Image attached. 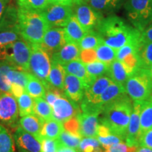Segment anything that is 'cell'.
<instances>
[{
    "mask_svg": "<svg viewBox=\"0 0 152 152\" xmlns=\"http://www.w3.org/2000/svg\"><path fill=\"white\" fill-rule=\"evenodd\" d=\"M96 31L106 45L116 50L128 44L140 45L142 40L140 30L115 15H109L102 19Z\"/></svg>",
    "mask_w": 152,
    "mask_h": 152,
    "instance_id": "6da1fadb",
    "label": "cell"
},
{
    "mask_svg": "<svg viewBox=\"0 0 152 152\" xmlns=\"http://www.w3.org/2000/svg\"><path fill=\"white\" fill-rule=\"evenodd\" d=\"M132 99L124 94L103 106L99 124L109 128L111 132L122 139L123 142L128 132L130 115L132 111Z\"/></svg>",
    "mask_w": 152,
    "mask_h": 152,
    "instance_id": "7a4b0ae2",
    "label": "cell"
},
{
    "mask_svg": "<svg viewBox=\"0 0 152 152\" xmlns=\"http://www.w3.org/2000/svg\"><path fill=\"white\" fill-rule=\"evenodd\" d=\"M49 28L41 12L18 7V32L24 40L32 45H41Z\"/></svg>",
    "mask_w": 152,
    "mask_h": 152,
    "instance_id": "3957f363",
    "label": "cell"
},
{
    "mask_svg": "<svg viewBox=\"0 0 152 152\" xmlns=\"http://www.w3.org/2000/svg\"><path fill=\"white\" fill-rule=\"evenodd\" d=\"M31 52V44L23 39H19L0 47V61H4L15 68L28 72Z\"/></svg>",
    "mask_w": 152,
    "mask_h": 152,
    "instance_id": "277c9868",
    "label": "cell"
},
{
    "mask_svg": "<svg viewBox=\"0 0 152 152\" xmlns=\"http://www.w3.org/2000/svg\"><path fill=\"white\" fill-rule=\"evenodd\" d=\"M126 15L134 28L144 31L152 22V0H127Z\"/></svg>",
    "mask_w": 152,
    "mask_h": 152,
    "instance_id": "5b68a950",
    "label": "cell"
},
{
    "mask_svg": "<svg viewBox=\"0 0 152 152\" xmlns=\"http://www.w3.org/2000/svg\"><path fill=\"white\" fill-rule=\"evenodd\" d=\"M151 83L145 68H137L125 83V92L133 102H144L151 96Z\"/></svg>",
    "mask_w": 152,
    "mask_h": 152,
    "instance_id": "8992f818",
    "label": "cell"
},
{
    "mask_svg": "<svg viewBox=\"0 0 152 152\" xmlns=\"http://www.w3.org/2000/svg\"><path fill=\"white\" fill-rule=\"evenodd\" d=\"M32 52L29 62L28 73L40 80L47 87L49 85L48 77L52 65L50 55L40 46L32 45Z\"/></svg>",
    "mask_w": 152,
    "mask_h": 152,
    "instance_id": "52a82bcc",
    "label": "cell"
},
{
    "mask_svg": "<svg viewBox=\"0 0 152 152\" xmlns=\"http://www.w3.org/2000/svg\"><path fill=\"white\" fill-rule=\"evenodd\" d=\"M41 14L49 27L64 28L73 14V10L71 6L51 3Z\"/></svg>",
    "mask_w": 152,
    "mask_h": 152,
    "instance_id": "ba28073f",
    "label": "cell"
},
{
    "mask_svg": "<svg viewBox=\"0 0 152 152\" xmlns=\"http://www.w3.org/2000/svg\"><path fill=\"white\" fill-rule=\"evenodd\" d=\"M19 116L16 99L9 92H0V123L16 127Z\"/></svg>",
    "mask_w": 152,
    "mask_h": 152,
    "instance_id": "9c48e42d",
    "label": "cell"
},
{
    "mask_svg": "<svg viewBox=\"0 0 152 152\" xmlns=\"http://www.w3.org/2000/svg\"><path fill=\"white\" fill-rule=\"evenodd\" d=\"M73 14L85 31L96 30L101 20L104 18L102 13L96 11L87 4H74Z\"/></svg>",
    "mask_w": 152,
    "mask_h": 152,
    "instance_id": "30bf717a",
    "label": "cell"
},
{
    "mask_svg": "<svg viewBox=\"0 0 152 152\" xmlns=\"http://www.w3.org/2000/svg\"><path fill=\"white\" fill-rule=\"evenodd\" d=\"M52 107L54 119L61 123L77 116L81 113L78 104L69 99L65 94H63L56 99Z\"/></svg>",
    "mask_w": 152,
    "mask_h": 152,
    "instance_id": "8fae6325",
    "label": "cell"
},
{
    "mask_svg": "<svg viewBox=\"0 0 152 152\" xmlns=\"http://www.w3.org/2000/svg\"><path fill=\"white\" fill-rule=\"evenodd\" d=\"M142 102H133L132 111L125 137V144L129 147H139V142L141 137L140 134V113Z\"/></svg>",
    "mask_w": 152,
    "mask_h": 152,
    "instance_id": "7c38bea8",
    "label": "cell"
},
{
    "mask_svg": "<svg viewBox=\"0 0 152 152\" xmlns=\"http://www.w3.org/2000/svg\"><path fill=\"white\" fill-rule=\"evenodd\" d=\"M67 43L65 32L62 28H49L45 34L40 46L52 56Z\"/></svg>",
    "mask_w": 152,
    "mask_h": 152,
    "instance_id": "4fadbf2b",
    "label": "cell"
},
{
    "mask_svg": "<svg viewBox=\"0 0 152 152\" xmlns=\"http://www.w3.org/2000/svg\"><path fill=\"white\" fill-rule=\"evenodd\" d=\"M14 140L18 152H41V142L18 126L14 134Z\"/></svg>",
    "mask_w": 152,
    "mask_h": 152,
    "instance_id": "5bb4252c",
    "label": "cell"
},
{
    "mask_svg": "<svg viewBox=\"0 0 152 152\" xmlns=\"http://www.w3.org/2000/svg\"><path fill=\"white\" fill-rule=\"evenodd\" d=\"M113 83V81L107 75L97 77L90 87L85 89V95L83 100L93 104L101 105V95L103 94L107 87Z\"/></svg>",
    "mask_w": 152,
    "mask_h": 152,
    "instance_id": "9a60e30c",
    "label": "cell"
},
{
    "mask_svg": "<svg viewBox=\"0 0 152 152\" xmlns=\"http://www.w3.org/2000/svg\"><path fill=\"white\" fill-rule=\"evenodd\" d=\"M85 87L80 79L66 73L64 80V93L67 97L75 103H80L85 95Z\"/></svg>",
    "mask_w": 152,
    "mask_h": 152,
    "instance_id": "2e32d148",
    "label": "cell"
},
{
    "mask_svg": "<svg viewBox=\"0 0 152 152\" xmlns=\"http://www.w3.org/2000/svg\"><path fill=\"white\" fill-rule=\"evenodd\" d=\"M97 114L81 113L77 115L80 123L82 137L96 138L97 136L99 119Z\"/></svg>",
    "mask_w": 152,
    "mask_h": 152,
    "instance_id": "e0dca14e",
    "label": "cell"
},
{
    "mask_svg": "<svg viewBox=\"0 0 152 152\" xmlns=\"http://www.w3.org/2000/svg\"><path fill=\"white\" fill-rule=\"evenodd\" d=\"M80 51L78 44L67 42L59 50L51 56V60L55 61L64 66L73 61L80 60Z\"/></svg>",
    "mask_w": 152,
    "mask_h": 152,
    "instance_id": "ac0fdd59",
    "label": "cell"
},
{
    "mask_svg": "<svg viewBox=\"0 0 152 152\" xmlns=\"http://www.w3.org/2000/svg\"><path fill=\"white\" fill-rule=\"evenodd\" d=\"M134 71V70L128 68L123 62L115 59L109 65L107 75L114 83L124 86Z\"/></svg>",
    "mask_w": 152,
    "mask_h": 152,
    "instance_id": "d6986e66",
    "label": "cell"
},
{
    "mask_svg": "<svg viewBox=\"0 0 152 152\" xmlns=\"http://www.w3.org/2000/svg\"><path fill=\"white\" fill-rule=\"evenodd\" d=\"M64 68L66 73L71 74L80 79L84 83L85 89L90 87L96 80L88 73L85 65L80 60H75L68 63L64 65Z\"/></svg>",
    "mask_w": 152,
    "mask_h": 152,
    "instance_id": "ffe728a7",
    "label": "cell"
},
{
    "mask_svg": "<svg viewBox=\"0 0 152 152\" xmlns=\"http://www.w3.org/2000/svg\"><path fill=\"white\" fill-rule=\"evenodd\" d=\"M44 123L45 121L35 114L20 118L19 120V126L41 142L43 138L42 135V130Z\"/></svg>",
    "mask_w": 152,
    "mask_h": 152,
    "instance_id": "44dd1931",
    "label": "cell"
},
{
    "mask_svg": "<svg viewBox=\"0 0 152 152\" xmlns=\"http://www.w3.org/2000/svg\"><path fill=\"white\" fill-rule=\"evenodd\" d=\"M67 42H75L78 44L83 37L87 34L81 24L80 23L74 14L71 18L66 26L64 28Z\"/></svg>",
    "mask_w": 152,
    "mask_h": 152,
    "instance_id": "7402d4cb",
    "label": "cell"
},
{
    "mask_svg": "<svg viewBox=\"0 0 152 152\" xmlns=\"http://www.w3.org/2000/svg\"><path fill=\"white\" fill-rule=\"evenodd\" d=\"M18 9L13 5L7 7L0 19V33L18 30Z\"/></svg>",
    "mask_w": 152,
    "mask_h": 152,
    "instance_id": "603a6c76",
    "label": "cell"
},
{
    "mask_svg": "<svg viewBox=\"0 0 152 152\" xmlns=\"http://www.w3.org/2000/svg\"><path fill=\"white\" fill-rule=\"evenodd\" d=\"M127 0H90L89 4L93 9L102 14H111L121 9Z\"/></svg>",
    "mask_w": 152,
    "mask_h": 152,
    "instance_id": "cb8c5ba5",
    "label": "cell"
},
{
    "mask_svg": "<svg viewBox=\"0 0 152 152\" xmlns=\"http://www.w3.org/2000/svg\"><path fill=\"white\" fill-rule=\"evenodd\" d=\"M66 72L64 66L59 63L52 60V65L49 72L48 82L52 86L64 92V80Z\"/></svg>",
    "mask_w": 152,
    "mask_h": 152,
    "instance_id": "d4e9b609",
    "label": "cell"
},
{
    "mask_svg": "<svg viewBox=\"0 0 152 152\" xmlns=\"http://www.w3.org/2000/svg\"><path fill=\"white\" fill-rule=\"evenodd\" d=\"M152 128V96L142 102L140 113V134L141 136Z\"/></svg>",
    "mask_w": 152,
    "mask_h": 152,
    "instance_id": "484cf974",
    "label": "cell"
},
{
    "mask_svg": "<svg viewBox=\"0 0 152 152\" xmlns=\"http://www.w3.org/2000/svg\"><path fill=\"white\" fill-rule=\"evenodd\" d=\"M26 91L34 99L44 98L46 93V87L40 80L28 73V80Z\"/></svg>",
    "mask_w": 152,
    "mask_h": 152,
    "instance_id": "4316f807",
    "label": "cell"
},
{
    "mask_svg": "<svg viewBox=\"0 0 152 152\" xmlns=\"http://www.w3.org/2000/svg\"><path fill=\"white\" fill-rule=\"evenodd\" d=\"M16 99L19 116L21 118L26 115H35V99L26 91Z\"/></svg>",
    "mask_w": 152,
    "mask_h": 152,
    "instance_id": "83f0119b",
    "label": "cell"
},
{
    "mask_svg": "<svg viewBox=\"0 0 152 152\" xmlns=\"http://www.w3.org/2000/svg\"><path fill=\"white\" fill-rule=\"evenodd\" d=\"M64 130V125L59 121L55 119L45 121L42 130V135L47 139L56 140Z\"/></svg>",
    "mask_w": 152,
    "mask_h": 152,
    "instance_id": "f1b7e54d",
    "label": "cell"
},
{
    "mask_svg": "<svg viewBox=\"0 0 152 152\" xmlns=\"http://www.w3.org/2000/svg\"><path fill=\"white\" fill-rule=\"evenodd\" d=\"M124 94H126L125 87L113 82L101 95L100 104L104 106L106 104L112 102Z\"/></svg>",
    "mask_w": 152,
    "mask_h": 152,
    "instance_id": "f546056e",
    "label": "cell"
},
{
    "mask_svg": "<svg viewBox=\"0 0 152 152\" xmlns=\"http://www.w3.org/2000/svg\"><path fill=\"white\" fill-rule=\"evenodd\" d=\"M140 59V68H147L152 65V42L142 38L138 49Z\"/></svg>",
    "mask_w": 152,
    "mask_h": 152,
    "instance_id": "4dcf8cb0",
    "label": "cell"
},
{
    "mask_svg": "<svg viewBox=\"0 0 152 152\" xmlns=\"http://www.w3.org/2000/svg\"><path fill=\"white\" fill-rule=\"evenodd\" d=\"M104 43L102 37L96 30L87 32L86 35L78 43L80 50L83 49H96L99 45Z\"/></svg>",
    "mask_w": 152,
    "mask_h": 152,
    "instance_id": "1f68e13d",
    "label": "cell"
},
{
    "mask_svg": "<svg viewBox=\"0 0 152 152\" xmlns=\"http://www.w3.org/2000/svg\"><path fill=\"white\" fill-rule=\"evenodd\" d=\"M35 114L44 121L54 119L52 107L43 98H35Z\"/></svg>",
    "mask_w": 152,
    "mask_h": 152,
    "instance_id": "d6a6232c",
    "label": "cell"
},
{
    "mask_svg": "<svg viewBox=\"0 0 152 152\" xmlns=\"http://www.w3.org/2000/svg\"><path fill=\"white\" fill-rule=\"evenodd\" d=\"M97 60L110 65L114 60L116 59V49L112 48L105 43L102 44L96 49Z\"/></svg>",
    "mask_w": 152,
    "mask_h": 152,
    "instance_id": "836d02e7",
    "label": "cell"
},
{
    "mask_svg": "<svg viewBox=\"0 0 152 152\" xmlns=\"http://www.w3.org/2000/svg\"><path fill=\"white\" fill-rule=\"evenodd\" d=\"M19 8L42 12L50 4V0H17Z\"/></svg>",
    "mask_w": 152,
    "mask_h": 152,
    "instance_id": "e575fe53",
    "label": "cell"
},
{
    "mask_svg": "<svg viewBox=\"0 0 152 152\" xmlns=\"http://www.w3.org/2000/svg\"><path fill=\"white\" fill-rule=\"evenodd\" d=\"M0 152H16L14 142L9 130L0 124Z\"/></svg>",
    "mask_w": 152,
    "mask_h": 152,
    "instance_id": "d590c367",
    "label": "cell"
},
{
    "mask_svg": "<svg viewBox=\"0 0 152 152\" xmlns=\"http://www.w3.org/2000/svg\"><path fill=\"white\" fill-rule=\"evenodd\" d=\"M16 68L9 63L0 61V92L11 93V83L7 78V73L12 69Z\"/></svg>",
    "mask_w": 152,
    "mask_h": 152,
    "instance_id": "8d00e7d4",
    "label": "cell"
},
{
    "mask_svg": "<svg viewBox=\"0 0 152 152\" xmlns=\"http://www.w3.org/2000/svg\"><path fill=\"white\" fill-rule=\"evenodd\" d=\"M82 139L64 130L57 140L61 147L71 148L77 151Z\"/></svg>",
    "mask_w": 152,
    "mask_h": 152,
    "instance_id": "74e56055",
    "label": "cell"
},
{
    "mask_svg": "<svg viewBox=\"0 0 152 152\" xmlns=\"http://www.w3.org/2000/svg\"><path fill=\"white\" fill-rule=\"evenodd\" d=\"M7 77L11 84L21 85L26 89L28 80V72L18 68H12L7 73Z\"/></svg>",
    "mask_w": 152,
    "mask_h": 152,
    "instance_id": "f35d334b",
    "label": "cell"
},
{
    "mask_svg": "<svg viewBox=\"0 0 152 152\" xmlns=\"http://www.w3.org/2000/svg\"><path fill=\"white\" fill-rule=\"evenodd\" d=\"M85 65L88 73L95 79L101 76L106 75L109 71V65L98 60Z\"/></svg>",
    "mask_w": 152,
    "mask_h": 152,
    "instance_id": "ab89813d",
    "label": "cell"
},
{
    "mask_svg": "<svg viewBox=\"0 0 152 152\" xmlns=\"http://www.w3.org/2000/svg\"><path fill=\"white\" fill-rule=\"evenodd\" d=\"M77 152H104L99 140L93 137H84L81 140Z\"/></svg>",
    "mask_w": 152,
    "mask_h": 152,
    "instance_id": "60d3db41",
    "label": "cell"
},
{
    "mask_svg": "<svg viewBox=\"0 0 152 152\" xmlns=\"http://www.w3.org/2000/svg\"><path fill=\"white\" fill-rule=\"evenodd\" d=\"M20 37L18 30H9L0 33V47L8 45Z\"/></svg>",
    "mask_w": 152,
    "mask_h": 152,
    "instance_id": "b9f144b4",
    "label": "cell"
},
{
    "mask_svg": "<svg viewBox=\"0 0 152 152\" xmlns=\"http://www.w3.org/2000/svg\"><path fill=\"white\" fill-rule=\"evenodd\" d=\"M64 130L68 131V132L76 135L80 137L83 138L80 133V123L77 116L73 117L68 121H66L63 123Z\"/></svg>",
    "mask_w": 152,
    "mask_h": 152,
    "instance_id": "7bdbcfd3",
    "label": "cell"
},
{
    "mask_svg": "<svg viewBox=\"0 0 152 152\" xmlns=\"http://www.w3.org/2000/svg\"><path fill=\"white\" fill-rule=\"evenodd\" d=\"M96 138H97L99 143L102 144V147L105 149L113 145V144L123 142L122 139L120 138L118 136L113 134L112 132L105 136H97Z\"/></svg>",
    "mask_w": 152,
    "mask_h": 152,
    "instance_id": "ee69618b",
    "label": "cell"
},
{
    "mask_svg": "<svg viewBox=\"0 0 152 152\" xmlns=\"http://www.w3.org/2000/svg\"><path fill=\"white\" fill-rule=\"evenodd\" d=\"M41 152H57L60 149L61 145L58 140H52L43 137L41 141Z\"/></svg>",
    "mask_w": 152,
    "mask_h": 152,
    "instance_id": "f6af8a7d",
    "label": "cell"
},
{
    "mask_svg": "<svg viewBox=\"0 0 152 152\" xmlns=\"http://www.w3.org/2000/svg\"><path fill=\"white\" fill-rule=\"evenodd\" d=\"M80 60L84 64H90L97 61L96 50L94 49H83L80 53Z\"/></svg>",
    "mask_w": 152,
    "mask_h": 152,
    "instance_id": "bcb514c9",
    "label": "cell"
},
{
    "mask_svg": "<svg viewBox=\"0 0 152 152\" xmlns=\"http://www.w3.org/2000/svg\"><path fill=\"white\" fill-rule=\"evenodd\" d=\"M137 147H129L124 142L113 144L104 152H136Z\"/></svg>",
    "mask_w": 152,
    "mask_h": 152,
    "instance_id": "7dc6e473",
    "label": "cell"
},
{
    "mask_svg": "<svg viewBox=\"0 0 152 152\" xmlns=\"http://www.w3.org/2000/svg\"><path fill=\"white\" fill-rule=\"evenodd\" d=\"M139 147H144L152 149V128L141 136L139 142Z\"/></svg>",
    "mask_w": 152,
    "mask_h": 152,
    "instance_id": "c3c4849f",
    "label": "cell"
},
{
    "mask_svg": "<svg viewBox=\"0 0 152 152\" xmlns=\"http://www.w3.org/2000/svg\"><path fill=\"white\" fill-rule=\"evenodd\" d=\"M26 92V89L21 85L16 84H11V93L14 95L16 99L18 98L22 94Z\"/></svg>",
    "mask_w": 152,
    "mask_h": 152,
    "instance_id": "681fc988",
    "label": "cell"
},
{
    "mask_svg": "<svg viewBox=\"0 0 152 152\" xmlns=\"http://www.w3.org/2000/svg\"><path fill=\"white\" fill-rule=\"evenodd\" d=\"M142 38L152 42V22L144 31L142 32Z\"/></svg>",
    "mask_w": 152,
    "mask_h": 152,
    "instance_id": "f907efd6",
    "label": "cell"
},
{
    "mask_svg": "<svg viewBox=\"0 0 152 152\" xmlns=\"http://www.w3.org/2000/svg\"><path fill=\"white\" fill-rule=\"evenodd\" d=\"M50 2L52 4L71 6V7H73V5L75 4L73 0H50Z\"/></svg>",
    "mask_w": 152,
    "mask_h": 152,
    "instance_id": "816d5d0a",
    "label": "cell"
},
{
    "mask_svg": "<svg viewBox=\"0 0 152 152\" xmlns=\"http://www.w3.org/2000/svg\"><path fill=\"white\" fill-rule=\"evenodd\" d=\"M9 0H0V19H1L2 14L4 11L7 6L8 4Z\"/></svg>",
    "mask_w": 152,
    "mask_h": 152,
    "instance_id": "f5cc1de1",
    "label": "cell"
},
{
    "mask_svg": "<svg viewBox=\"0 0 152 152\" xmlns=\"http://www.w3.org/2000/svg\"><path fill=\"white\" fill-rule=\"evenodd\" d=\"M57 152H77V150L68 147H61Z\"/></svg>",
    "mask_w": 152,
    "mask_h": 152,
    "instance_id": "db71d44e",
    "label": "cell"
},
{
    "mask_svg": "<svg viewBox=\"0 0 152 152\" xmlns=\"http://www.w3.org/2000/svg\"><path fill=\"white\" fill-rule=\"evenodd\" d=\"M136 152H152V149L144 147H139Z\"/></svg>",
    "mask_w": 152,
    "mask_h": 152,
    "instance_id": "11a10c76",
    "label": "cell"
},
{
    "mask_svg": "<svg viewBox=\"0 0 152 152\" xmlns=\"http://www.w3.org/2000/svg\"><path fill=\"white\" fill-rule=\"evenodd\" d=\"M75 4H88L90 0H73Z\"/></svg>",
    "mask_w": 152,
    "mask_h": 152,
    "instance_id": "9f6ffc18",
    "label": "cell"
},
{
    "mask_svg": "<svg viewBox=\"0 0 152 152\" xmlns=\"http://www.w3.org/2000/svg\"><path fill=\"white\" fill-rule=\"evenodd\" d=\"M145 69L147 70V72L148 75H149L150 78H151V80H152V65H151V66H150L149 68H145Z\"/></svg>",
    "mask_w": 152,
    "mask_h": 152,
    "instance_id": "6f0895ef",
    "label": "cell"
},
{
    "mask_svg": "<svg viewBox=\"0 0 152 152\" xmlns=\"http://www.w3.org/2000/svg\"><path fill=\"white\" fill-rule=\"evenodd\" d=\"M151 96H152V83H151Z\"/></svg>",
    "mask_w": 152,
    "mask_h": 152,
    "instance_id": "680465c9",
    "label": "cell"
}]
</instances>
